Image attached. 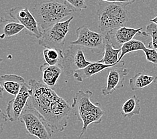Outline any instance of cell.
I'll return each instance as SVG.
<instances>
[{"label":"cell","mask_w":157,"mask_h":139,"mask_svg":"<svg viewBox=\"0 0 157 139\" xmlns=\"http://www.w3.org/2000/svg\"><path fill=\"white\" fill-rule=\"evenodd\" d=\"M28 84L32 90L28 104L40 115L52 134L65 130L73 110L71 105L44 83L31 79Z\"/></svg>","instance_id":"cell-1"},{"label":"cell","mask_w":157,"mask_h":139,"mask_svg":"<svg viewBox=\"0 0 157 139\" xmlns=\"http://www.w3.org/2000/svg\"><path fill=\"white\" fill-rule=\"evenodd\" d=\"M135 1H101L97 12L98 27L101 34L125 26L128 21L127 7Z\"/></svg>","instance_id":"cell-2"},{"label":"cell","mask_w":157,"mask_h":139,"mask_svg":"<svg viewBox=\"0 0 157 139\" xmlns=\"http://www.w3.org/2000/svg\"><path fill=\"white\" fill-rule=\"evenodd\" d=\"M94 93L90 90H79L76 92L73 98L71 108L77 120L83 123L78 139H81L87 131L88 126L91 124H99L101 123L104 111L98 102L93 103L91 98Z\"/></svg>","instance_id":"cell-3"},{"label":"cell","mask_w":157,"mask_h":139,"mask_svg":"<svg viewBox=\"0 0 157 139\" xmlns=\"http://www.w3.org/2000/svg\"><path fill=\"white\" fill-rule=\"evenodd\" d=\"M74 10L65 1L46 0L36 3L32 13L36 20L42 31L48 30L65 17L71 16Z\"/></svg>","instance_id":"cell-4"},{"label":"cell","mask_w":157,"mask_h":139,"mask_svg":"<svg viewBox=\"0 0 157 139\" xmlns=\"http://www.w3.org/2000/svg\"><path fill=\"white\" fill-rule=\"evenodd\" d=\"M74 16H71L67 20L53 25L48 30L42 31V36L38 40V44L45 48L55 49L59 52H63L66 37L69 31V26Z\"/></svg>","instance_id":"cell-5"},{"label":"cell","mask_w":157,"mask_h":139,"mask_svg":"<svg viewBox=\"0 0 157 139\" xmlns=\"http://www.w3.org/2000/svg\"><path fill=\"white\" fill-rule=\"evenodd\" d=\"M19 120L25 124L30 135L38 139H51L52 133L40 115L28 104L21 115Z\"/></svg>","instance_id":"cell-6"},{"label":"cell","mask_w":157,"mask_h":139,"mask_svg":"<svg viewBox=\"0 0 157 139\" xmlns=\"http://www.w3.org/2000/svg\"><path fill=\"white\" fill-rule=\"evenodd\" d=\"M77 38L70 45L85 47L97 54H103L106 44L105 35L90 30L87 26L78 27L76 30Z\"/></svg>","instance_id":"cell-7"},{"label":"cell","mask_w":157,"mask_h":139,"mask_svg":"<svg viewBox=\"0 0 157 139\" xmlns=\"http://www.w3.org/2000/svg\"><path fill=\"white\" fill-rule=\"evenodd\" d=\"M92 62L87 60L82 47L70 45L64 52V58L61 62L63 72L67 76H73L75 72L85 68Z\"/></svg>","instance_id":"cell-8"},{"label":"cell","mask_w":157,"mask_h":139,"mask_svg":"<svg viewBox=\"0 0 157 139\" xmlns=\"http://www.w3.org/2000/svg\"><path fill=\"white\" fill-rule=\"evenodd\" d=\"M8 13L12 19L22 25L26 30L27 34L36 38L38 40L41 38L42 31L39 25L28 8L16 7L10 9Z\"/></svg>","instance_id":"cell-9"},{"label":"cell","mask_w":157,"mask_h":139,"mask_svg":"<svg viewBox=\"0 0 157 139\" xmlns=\"http://www.w3.org/2000/svg\"><path fill=\"white\" fill-rule=\"evenodd\" d=\"M32 90L29 84L23 86L18 94L10 101L6 107V115L8 119L12 123L16 122L20 119L23 110L26 108L31 97Z\"/></svg>","instance_id":"cell-10"},{"label":"cell","mask_w":157,"mask_h":139,"mask_svg":"<svg viewBox=\"0 0 157 139\" xmlns=\"http://www.w3.org/2000/svg\"><path fill=\"white\" fill-rule=\"evenodd\" d=\"M124 64L125 62L122 60L116 66L109 68L108 78H107L106 86L101 90L102 95H110L117 89L124 87L125 78L130 72L129 69L124 68Z\"/></svg>","instance_id":"cell-11"},{"label":"cell","mask_w":157,"mask_h":139,"mask_svg":"<svg viewBox=\"0 0 157 139\" xmlns=\"http://www.w3.org/2000/svg\"><path fill=\"white\" fill-rule=\"evenodd\" d=\"M142 30V27L137 29L126 26L117 27L105 34V42L115 49H121L124 44L133 40L137 34L140 35Z\"/></svg>","instance_id":"cell-12"},{"label":"cell","mask_w":157,"mask_h":139,"mask_svg":"<svg viewBox=\"0 0 157 139\" xmlns=\"http://www.w3.org/2000/svg\"><path fill=\"white\" fill-rule=\"evenodd\" d=\"M0 84L3 90L16 96L26 82L24 78L19 75L4 74L0 76Z\"/></svg>","instance_id":"cell-13"},{"label":"cell","mask_w":157,"mask_h":139,"mask_svg":"<svg viewBox=\"0 0 157 139\" xmlns=\"http://www.w3.org/2000/svg\"><path fill=\"white\" fill-rule=\"evenodd\" d=\"M42 72V78L43 83L48 87L53 88L56 86L57 81L63 72V67L61 64L51 66L44 63L39 68Z\"/></svg>","instance_id":"cell-14"},{"label":"cell","mask_w":157,"mask_h":139,"mask_svg":"<svg viewBox=\"0 0 157 139\" xmlns=\"http://www.w3.org/2000/svg\"><path fill=\"white\" fill-rule=\"evenodd\" d=\"M25 27L13 19L0 18V39L12 38L22 32Z\"/></svg>","instance_id":"cell-15"},{"label":"cell","mask_w":157,"mask_h":139,"mask_svg":"<svg viewBox=\"0 0 157 139\" xmlns=\"http://www.w3.org/2000/svg\"><path fill=\"white\" fill-rule=\"evenodd\" d=\"M112 67H113V66L105 65V64L99 63L98 62H92L85 68L75 72L73 77L75 78L77 81L82 82L85 79L94 76L95 75L101 72L102 71L108 68L109 69Z\"/></svg>","instance_id":"cell-16"},{"label":"cell","mask_w":157,"mask_h":139,"mask_svg":"<svg viewBox=\"0 0 157 139\" xmlns=\"http://www.w3.org/2000/svg\"><path fill=\"white\" fill-rule=\"evenodd\" d=\"M157 81V76H151L142 72L136 74L129 80V87L132 91L141 90Z\"/></svg>","instance_id":"cell-17"},{"label":"cell","mask_w":157,"mask_h":139,"mask_svg":"<svg viewBox=\"0 0 157 139\" xmlns=\"http://www.w3.org/2000/svg\"><path fill=\"white\" fill-rule=\"evenodd\" d=\"M140 99L136 95L128 98L122 106V115L124 118L130 119L135 115H139L141 112Z\"/></svg>","instance_id":"cell-18"},{"label":"cell","mask_w":157,"mask_h":139,"mask_svg":"<svg viewBox=\"0 0 157 139\" xmlns=\"http://www.w3.org/2000/svg\"><path fill=\"white\" fill-rule=\"evenodd\" d=\"M120 53H121V49H115L112 45L106 43L102 58L97 62L105 65L115 66L120 63L118 62Z\"/></svg>","instance_id":"cell-19"},{"label":"cell","mask_w":157,"mask_h":139,"mask_svg":"<svg viewBox=\"0 0 157 139\" xmlns=\"http://www.w3.org/2000/svg\"><path fill=\"white\" fill-rule=\"evenodd\" d=\"M146 48L144 44L142 42L138 40H132L126 44H124L121 48V53L119 58L118 62H120L122 60V58L125 55L132 52L137 51H143Z\"/></svg>","instance_id":"cell-20"},{"label":"cell","mask_w":157,"mask_h":139,"mask_svg":"<svg viewBox=\"0 0 157 139\" xmlns=\"http://www.w3.org/2000/svg\"><path fill=\"white\" fill-rule=\"evenodd\" d=\"M42 53L46 63L51 66L61 64L64 58V52H59L55 49L45 48Z\"/></svg>","instance_id":"cell-21"},{"label":"cell","mask_w":157,"mask_h":139,"mask_svg":"<svg viewBox=\"0 0 157 139\" xmlns=\"http://www.w3.org/2000/svg\"><path fill=\"white\" fill-rule=\"evenodd\" d=\"M140 35L144 36H151L152 41L148 45V49L157 50V26L154 23H151L146 27V31L141 32Z\"/></svg>","instance_id":"cell-22"},{"label":"cell","mask_w":157,"mask_h":139,"mask_svg":"<svg viewBox=\"0 0 157 139\" xmlns=\"http://www.w3.org/2000/svg\"><path fill=\"white\" fill-rule=\"evenodd\" d=\"M67 1L75 12H81L83 9L87 8V3L84 0H67Z\"/></svg>","instance_id":"cell-23"},{"label":"cell","mask_w":157,"mask_h":139,"mask_svg":"<svg viewBox=\"0 0 157 139\" xmlns=\"http://www.w3.org/2000/svg\"><path fill=\"white\" fill-rule=\"evenodd\" d=\"M146 56V59L153 66H157V50L156 49H151L146 48L144 50Z\"/></svg>","instance_id":"cell-24"},{"label":"cell","mask_w":157,"mask_h":139,"mask_svg":"<svg viewBox=\"0 0 157 139\" xmlns=\"http://www.w3.org/2000/svg\"><path fill=\"white\" fill-rule=\"evenodd\" d=\"M8 120V117H7L6 115L3 112L2 110L0 109V137H1V134L3 130V126H4V124Z\"/></svg>","instance_id":"cell-25"},{"label":"cell","mask_w":157,"mask_h":139,"mask_svg":"<svg viewBox=\"0 0 157 139\" xmlns=\"http://www.w3.org/2000/svg\"><path fill=\"white\" fill-rule=\"evenodd\" d=\"M3 92H4V90H3L2 86H1V84H0V99H3Z\"/></svg>","instance_id":"cell-26"},{"label":"cell","mask_w":157,"mask_h":139,"mask_svg":"<svg viewBox=\"0 0 157 139\" xmlns=\"http://www.w3.org/2000/svg\"><path fill=\"white\" fill-rule=\"evenodd\" d=\"M150 21H151V23H154V24H155L156 26H157V16L156 17H155V18H153V19H152V20H150Z\"/></svg>","instance_id":"cell-27"},{"label":"cell","mask_w":157,"mask_h":139,"mask_svg":"<svg viewBox=\"0 0 157 139\" xmlns=\"http://www.w3.org/2000/svg\"><path fill=\"white\" fill-rule=\"evenodd\" d=\"M2 62H3V59L2 58H0V64H1Z\"/></svg>","instance_id":"cell-28"}]
</instances>
